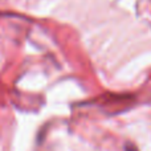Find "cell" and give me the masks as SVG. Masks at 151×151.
<instances>
[{
  "label": "cell",
  "instance_id": "cell-1",
  "mask_svg": "<svg viewBox=\"0 0 151 151\" xmlns=\"http://www.w3.org/2000/svg\"><path fill=\"white\" fill-rule=\"evenodd\" d=\"M125 151H138V149H137V146L134 143L127 142V143L125 145Z\"/></svg>",
  "mask_w": 151,
  "mask_h": 151
}]
</instances>
